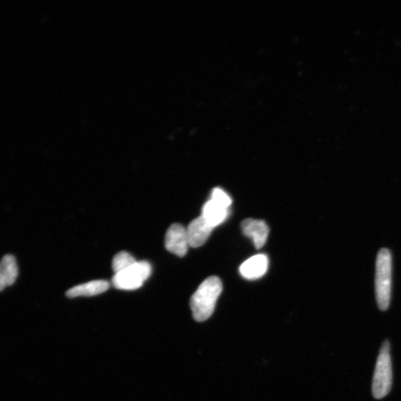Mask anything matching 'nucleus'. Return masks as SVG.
I'll list each match as a JSON object with an SVG mask.
<instances>
[{
	"label": "nucleus",
	"instance_id": "obj_10",
	"mask_svg": "<svg viewBox=\"0 0 401 401\" xmlns=\"http://www.w3.org/2000/svg\"><path fill=\"white\" fill-rule=\"evenodd\" d=\"M19 275L16 258L12 254H7L0 261V291L7 286H12Z\"/></svg>",
	"mask_w": 401,
	"mask_h": 401
},
{
	"label": "nucleus",
	"instance_id": "obj_6",
	"mask_svg": "<svg viewBox=\"0 0 401 401\" xmlns=\"http://www.w3.org/2000/svg\"><path fill=\"white\" fill-rule=\"evenodd\" d=\"M241 228L244 236L253 240L254 246L257 250L265 246L270 231L265 221L253 219H244L241 223Z\"/></svg>",
	"mask_w": 401,
	"mask_h": 401
},
{
	"label": "nucleus",
	"instance_id": "obj_7",
	"mask_svg": "<svg viewBox=\"0 0 401 401\" xmlns=\"http://www.w3.org/2000/svg\"><path fill=\"white\" fill-rule=\"evenodd\" d=\"M268 264V258L265 254H257L242 264L240 275L246 280H258L266 275Z\"/></svg>",
	"mask_w": 401,
	"mask_h": 401
},
{
	"label": "nucleus",
	"instance_id": "obj_3",
	"mask_svg": "<svg viewBox=\"0 0 401 401\" xmlns=\"http://www.w3.org/2000/svg\"><path fill=\"white\" fill-rule=\"evenodd\" d=\"M393 385V366L390 344L386 340L381 347L373 381V394L376 399L385 398Z\"/></svg>",
	"mask_w": 401,
	"mask_h": 401
},
{
	"label": "nucleus",
	"instance_id": "obj_12",
	"mask_svg": "<svg viewBox=\"0 0 401 401\" xmlns=\"http://www.w3.org/2000/svg\"><path fill=\"white\" fill-rule=\"evenodd\" d=\"M137 261L126 251L117 253L113 260V269L115 273H119L133 265Z\"/></svg>",
	"mask_w": 401,
	"mask_h": 401
},
{
	"label": "nucleus",
	"instance_id": "obj_11",
	"mask_svg": "<svg viewBox=\"0 0 401 401\" xmlns=\"http://www.w3.org/2000/svg\"><path fill=\"white\" fill-rule=\"evenodd\" d=\"M228 209L211 199L204 204L202 216L214 228L227 219Z\"/></svg>",
	"mask_w": 401,
	"mask_h": 401
},
{
	"label": "nucleus",
	"instance_id": "obj_1",
	"mask_svg": "<svg viewBox=\"0 0 401 401\" xmlns=\"http://www.w3.org/2000/svg\"><path fill=\"white\" fill-rule=\"evenodd\" d=\"M222 291V283L218 277H210L202 283L190 300L193 317L195 320L203 322L211 317Z\"/></svg>",
	"mask_w": 401,
	"mask_h": 401
},
{
	"label": "nucleus",
	"instance_id": "obj_9",
	"mask_svg": "<svg viewBox=\"0 0 401 401\" xmlns=\"http://www.w3.org/2000/svg\"><path fill=\"white\" fill-rule=\"evenodd\" d=\"M110 288V282L106 280H94L78 285L66 293V295L70 298L77 297H92L101 295Z\"/></svg>",
	"mask_w": 401,
	"mask_h": 401
},
{
	"label": "nucleus",
	"instance_id": "obj_8",
	"mask_svg": "<svg viewBox=\"0 0 401 401\" xmlns=\"http://www.w3.org/2000/svg\"><path fill=\"white\" fill-rule=\"evenodd\" d=\"M213 228L204 219L202 216L193 219L187 228L190 246L199 248L206 242Z\"/></svg>",
	"mask_w": 401,
	"mask_h": 401
},
{
	"label": "nucleus",
	"instance_id": "obj_2",
	"mask_svg": "<svg viewBox=\"0 0 401 401\" xmlns=\"http://www.w3.org/2000/svg\"><path fill=\"white\" fill-rule=\"evenodd\" d=\"M393 257L387 248L378 253L375 273V295L378 308L387 311L390 305L392 293Z\"/></svg>",
	"mask_w": 401,
	"mask_h": 401
},
{
	"label": "nucleus",
	"instance_id": "obj_5",
	"mask_svg": "<svg viewBox=\"0 0 401 401\" xmlns=\"http://www.w3.org/2000/svg\"><path fill=\"white\" fill-rule=\"evenodd\" d=\"M165 248L175 255L183 257L190 246L187 229L180 224H173L165 235Z\"/></svg>",
	"mask_w": 401,
	"mask_h": 401
},
{
	"label": "nucleus",
	"instance_id": "obj_4",
	"mask_svg": "<svg viewBox=\"0 0 401 401\" xmlns=\"http://www.w3.org/2000/svg\"><path fill=\"white\" fill-rule=\"evenodd\" d=\"M151 273L152 266L148 262L137 261L128 268L115 273L112 282L117 289L133 291L140 288Z\"/></svg>",
	"mask_w": 401,
	"mask_h": 401
},
{
	"label": "nucleus",
	"instance_id": "obj_13",
	"mask_svg": "<svg viewBox=\"0 0 401 401\" xmlns=\"http://www.w3.org/2000/svg\"><path fill=\"white\" fill-rule=\"evenodd\" d=\"M211 199L227 208H229L232 203V200L229 195L219 188L213 190Z\"/></svg>",
	"mask_w": 401,
	"mask_h": 401
}]
</instances>
